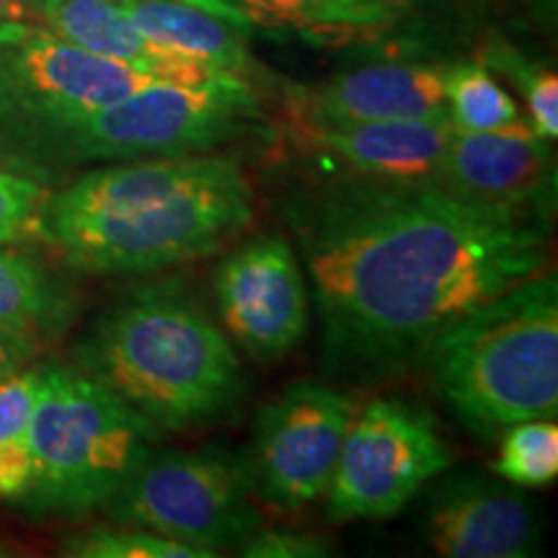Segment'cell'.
Instances as JSON below:
<instances>
[{
  "instance_id": "cell-26",
  "label": "cell",
  "mask_w": 558,
  "mask_h": 558,
  "mask_svg": "<svg viewBox=\"0 0 558 558\" xmlns=\"http://www.w3.org/2000/svg\"><path fill=\"white\" fill-rule=\"evenodd\" d=\"M241 556L248 558H318L331 556V543L318 535L292 533V530L256 527L239 543Z\"/></svg>"
},
{
  "instance_id": "cell-8",
  "label": "cell",
  "mask_w": 558,
  "mask_h": 558,
  "mask_svg": "<svg viewBox=\"0 0 558 558\" xmlns=\"http://www.w3.org/2000/svg\"><path fill=\"white\" fill-rule=\"evenodd\" d=\"M156 81L70 45L34 21L0 24V163L13 169L32 140L54 122Z\"/></svg>"
},
{
  "instance_id": "cell-15",
  "label": "cell",
  "mask_w": 558,
  "mask_h": 558,
  "mask_svg": "<svg viewBox=\"0 0 558 558\" xmlns=\"http://www.w3.org/2000/svg\"><path fill=\"white\" fill-rule=\"evenodd\" d=\"M288 124H349L418 120L448 111L445 68L378 62L284 96Z\"/></svg>"
},
{
  "instance_id": "cell-12",
  "label": "cell",
  "mask_w": 558,
  "mask_h": 558,
  "mask_svg": "<svg viewBox=\"0 0 558 558\" xmlns=\"http://www.w3.org/2000/svg\"><path fill=\"white\" fill-rule=\"evenodd\" d=\"M432 181L458 197L527 207L554 218L556 153L527 122L484 132L456 130Z\"/></svg>"
},
{
  "instance_id": "cell-19",
  "label": "cell",
  "mask_w": 558,
  "mask_h": 558,
  "mask_svg": "<svg viewBox=\"0 0 558 558\" xmlns=\"http://www.w3.org/2000/svg\"><path fill=\"white\" fill-rule=\"evenodd\" d=\"M73 298L29 256L0 246V324L29 331L41 341L70 324Z\"/></svg>"
},
{
  "instance_id": "cell-18",
  "label": "cell",
  "mask_w": 558,
  "mask_h": 558,
  "mask_svg": "<svg viewBox=\"0 0 558 558\" xmlns=\"http://www.w3.org/2000/svg\"><path fill=\"white\" fill-rule=\"evenodd\" d=\"M248 24L298 29L318 37H367L388 29L409 0H209Z\"/></svg>"
},
{
  "instance_id": "cell-23",
  "label": "cell",
  "mask_w": 558,
  "mask_h": 558,
  "mask_svg": "<svg viewBox=\"0 0 558 558\" xmlns=\"http://www.w3.org/2000/svg\"><path fill=\"white\" fill-rule=\"evenodd\" d=\"M60 554L73 558H215L209 550L114 522L109 527H90L73 535L62 543Z\"/></svg>"
},
{
  "instance_id": "cell-24",
  "label": "cell",
  "mask_w": 558,
  "mask_h": 558,
  "mask_svg": "<svg viewBox=\"0 0 558 558\" xmlns=\"http://www.w3.org/2000/svg\"><path fill=\"white\" fill-rule=\"evenodd\" d=\"M486 60L494 70L509 75L522 90L530 111V128L554 143L558 137V75L546 70L509 45H494L486 50Z\"/></svg>"
},
{
  "instance_id": "cell-6",
  "label": "cell",
  "mask_w": 558,
  "mask_h": 558,
  "mask_svg": "<svg viewBox=\"0 0 558 558\" xmlns=\"http://www.w3.org/2000/svg\"><path fill=\"white\" fill-rule=\"evenodd\" d=\"M163 435L78 365H41L32 424L34 476L16 507L29 518L101 512Z\"/></svg>"
},
{
  "instance_id": "cell-9",
  "label": "cell",
  "mask_w": 558,
  "mask_h": 558,
  "mask_svg": "<svg viewBox=\"0 0 558 558\" xmlns=\"http://www.w3.org/2000/svg\"><path fill=\"white\" fill-rule=\"evenodd\" d=\"M452 452L427 411L401 399L354 409L326 492L333 522L386 520L450 469Z\"/></svg>"
},
{
  "instance_id": "cell-13",
  "label": "cell",
  "mask_w": 558,
  "mask_h": 558,
  "mask_svg": "<svg viewBox=\"0 0 558 558\" xmlns=\"http://www.w3.org/2000/svg\"><path fill=\"white\" fill-rule=\"evenodd\" d=\"M452 132L442 111L418 120L288 124L284 137L303 158L341 166L354 179L432 181Z\"/></svg>"
},
{
  "instance_id": "cell-16",
  "label": "cell",
  "mask_w": 558,
  "mask_h": 558,
  "mask_svg": "<svg viewBox=\"0 0 558 558\" xmlns=\"http://www.w3.org/2000/svg\"><path fill=\"white\" fill-rule=\"evenodd\" d=\"M29 13L34 24H41L70 45L122 62L150 78L205 83L220 75V70L166 50L145 37L124 13L120 0H29Z\"/></svg>"
},
{
  "instance_id": "cell-27",
  "label": "cell",
  "mask_w": 558,
  "mask_h": 558,
  "mask_svg": "<svg viewBox=\"0 0 558 558\" xmlns=\"http://www.w3.org/2000/svg\"><path fill=\"white\" fill-rule=\"evenodd\" d=\"M41 349V339L29 331L13 329V326L0 324V383L19 369L29 367Z\"/></svg>"
},
{
  "instance_id": "cell-29",
  "label": "cell",
  "mask_w": 558,
  "mask_h": 558,
  "mask_svg": "<svg viewBox=\"0 0 558 558\" xmlns=\"http://www.w3.org/2000/svg\"><path fill=\"white\" fill-rule=\"evenodd\" d=\"M26 3H29V0H26Z\"/></svg>"
},
{
  "instance_id": "cell-1",
  "label": "cell",
  "mask_w": 558,
  "mask_h": 558,
  "mask_svg": "<svg viewBox=\"0 0 558 558\" xmlns=\"http://www.w3.org/2000/svg\"><path fill=\"white\" fill-rule=\"evenodd\" d=\"M324 357L354 378L422 362L471 311L550 269V228L527 207L435 181H331L290 202Z\"/></svg>"
},
{
  "instance_id": "cell-28",
  "label": "cell",
  "mask_w": 558,
  "mask_h": 558,
  "mask_svg": "<svg viewBox=\"0 0 558 558\" xmlns=\"http://www.w3.org/2000/svg\"><path fill=\"white\" fill-rule=\"evenodd\" d=\"M11 21H32L26 0H0V24H11Z\"/></svg>"
},
{
  "instance_id": "cell-5",
  "label": "cell",
  "mask_w": 558,
  "mask_h": 558,
  "mask_svg": "<svg viewBox=\"0 0 558 558\" xmlns=\"http://www.w3.org/2000/svg\"><path fill=\"white\" fill-rule=\"evenodd\" d=\"M262 132L259 101L239 75L220 73L205 83L156 81L54 122L32 140L13 171L45 184L83 163L218 153Z\"/></svg>"
},
{
  "instance_id": "cell-14",
  "label": "cell",
  "mask_w": 558,
  "mask_h": 558,
  "mask_svg": "<svg viewBox=\"0 0 558 558\" xmlns=\"http://www.w3.org/2000/svg\"><path fill=\"white\" fill-rule=\"evenodd\" d=\"M427 541L445 558H527L541 543L533 501L484 476H456L429 501Z\"/></svg>"
},
{
  "instance_id": "cell-3",
  "label": "cell",
  "mask_w": 558,
  "mask_h": 558,
  "mask_svg": "<svg viewBox=\"0 0 558 558\" xmlns=\"http://www.w3.org/2000/svg\"><path fill=\"white\" fill-rule=\"evenodd\" d=\"M75 365L160 432L213 427L248 390L233 341L190 298L158 288L99 316Z\"/></svg>"
},
{
  "instance_id": "cell-10",
  "label": "cell",
  "mask_w": 558,
  "mask_h": 558,
  "mask_svg": "<svg viewBox=\"0 0 558 558\" xmlns=\"http://www.w3.org/2000/svg\"><path fill=\"white\" fill-rule=\"evenodd\" d=\"M354 409L344 390L313 380L264 403L246 452L256 497L288 512L326 497Z\"/></svg>"
},
{
  "instance_id": "cell-21",
  "label": "cell",
  "mask_w": 558,
  "mask_h": 558,
  "mask_svg": "<svg viewBox=\"0 0 558 558\" xmlns=\"http://www.w3.org/2000/svg\"><path fill=\"white\" fill-rule=\"evenodd\" d=\"M445 94L450 120L460 132L499 130L522 122L512 96L478 62L445 68Z\"/></svg>"
},
{
  "instance_id": "cell-4",
  "label": "cell",
  "mask_w": 558,
  "mask_h": 558,
  "mask_svg": "<svg viewBox=\"0 0 558 558\" xmlns=\"http://www.w3.org/2000/svg\"><path fill=\"white\" fill-rule=\"evenodd\" d=\"M437 396L478 437L558 414V279H525L471 311L422 357Z\"/></svg>"
},
{
  "instance_id": "cell-20",
  "label": "cell",
  "mask_w": 558,
  "mask_h": 558,
  "mask_svg": "<svg viewBox=\"0 0 558 558\" xmlns=\"http://www.w3.org/2000/svg\"><path fill=\"white\" fill-rule=\"evenodd\" d=\"M41 367H24L0 383V501L16 505L34 476L32 424Z\"/></svg>"
},
{
  "instance_id": "cell-22",
  "label": "cell",
  "mask_w": 558,
  "mask_h": 558,
  "mask_svg": "<svg viewBox=\"0 0 558 558\" xmlns=\"http://www.w3.org/2000/svg\"><path fill=\"white\" fill-rule=\"evenodd\" d=\"M494 473L520 488L550 486L558 476L556 418H527L501 432Z\"/></svg>"
},
{
  "instance_id": "cell-11",
  "label": "cell",
  "mask_w": 558,
  "mask_h": 558,
  "mask_svg": "<svg viewBox=\"0 0 558 558\" xmlns=\"http://www.w3.org/2000/svg\"><path fill=\"white\" fill-rule=\"evenodd\" d=\"M215 300L230 341L259 362L288 357L308 333V279L295 248L279 235L230 251L215 269Z\"/></svg>"
},
{
  "instance_id": "cell-17",
  "label": "cell",
  "mask_w": 558,
  "mask_h": 558,
  "mask_svg": "<svg viewBox=\"0 0 558 558\" xmlns=\"http://www.w3.org/2000/svg\"><path fill=\"white\" fill-rule=\"evenodd\" d=\"M124 13L156 45L246 81L254 68L248 21L197 0H120Z\"/></svg>"
},
{
  "instance_id": "cell-25",
  "label": "cell",
  "mask_w": 558,
  "mask_h": 558,
  "mask_svg": "<svg viewBox=\"0 0 558 558\" xmlns=\"http://www.w3.org/2000/svg\"><path fill=\"white\" fill-rule=\"evenodd\" d=\"M50 190L0 163V246L41 241Z\"/></svg>"
},
{
  "instance_id": "cell-2",
  "label": "cell",
  "mask_w": 558,
  "mask_h": 558,
  "mask_svg": "<svg viewBox=\"0 0 558 558\" xmlns=\"http://www.w3.org/2000/svg\"><path fill=\"white\" fill-rule=\"evenodd\" d=\"M254 220V190L220 153L86 171L45 205L41 241L88 275H145L215 254Z\"/></svg>"
},
{
  "instance_id": "cell-7",
  "label": "cell",
  "mask_w": 558,
  "mask_h": 558,
  "mask_svg": "<svg viewBox=\"0 0 558 558\" xmlns=\"http://www.w3.org/2000/svg\"><path fill=\"white\" fill-rule=\"evenodd\" d=\"M246 456L222 448L156 450L101 512L218 556L259 527Z\"/></svg>"
}]
</instances>
